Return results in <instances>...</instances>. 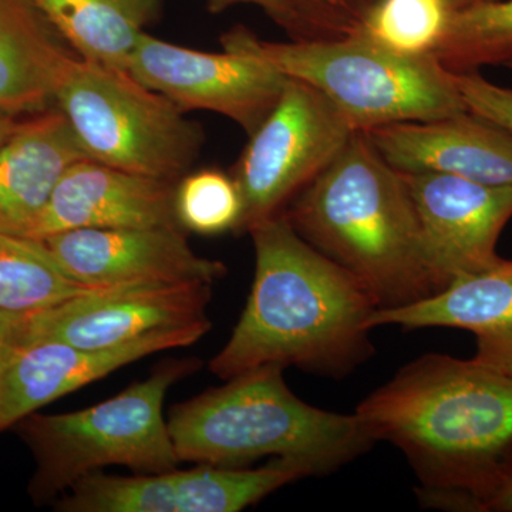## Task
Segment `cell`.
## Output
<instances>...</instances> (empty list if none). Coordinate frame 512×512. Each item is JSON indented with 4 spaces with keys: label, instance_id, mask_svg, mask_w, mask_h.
Here are the masks:
<instances>
[{
    "label": "cell",
    "instance_id": "9",
    "mask_svg": "<svg viewBox=\"0 0 512 512\" xmlns=\"http://www.w3.org/2000/svg\"><path fill=\"white\" fill-rule=\"evenodd\" d=\"M309 476L308 468L281 458L259 468L200 464L133 477L94 471L76 481L55 507L63 512H238Z\"/></svg>",
    "mask_w": 512,
    "mask_h": 512
},
{
    "label": "cell",
    "instance_id": "8",
    "mask_svg": "<svg viewBox=\"0 0 512 512\" xmlns=\"http://www.w3.org/2000/svg\"><path fill=\"white\" fill-rule=\"evenodd\" d=\"M355 128L322 93L289 79L234 168L242 198L237 231L282 214L345 148Z\"/></svg>",
    "mask_w": 512,
    "mask_h": 512
},
{
    "label": "cell",
    "instance_id": "15",
    "mask_svg": "<svg viewBox=\"0 0 512 512\" xmlns=\"http://www.w3.org/2000/svg\"><path fill=\"white\" fill-rule=\"evenodd\" d=\"M173 181L157 180L84 158L57 183L26 238L86 228H181Z\"/></svg>",
    "mask_w": 512,
    "mask_h": 512
},
{
    "label": "cell",
    "instance_id": "3",
    "mask_svg": "<svg viewBox=\"0 0 512 512\" xmlns=\"http://www.w3.org/2000/svg\"><path fill=\"white\" fill-rule=\"evenodd\" d=\"M284 214L306 242L369 292L377 309L440 292L406 181L363 131L353 133Z\"/></svg>",
    "mask_w": 512,
    "mask_h": 512
},
{
    "label": "cell",
    "instance_id": "33",
    "mask_svg": "<svg viewBox=\"0 0 512 512\" xmlns=\"http://www.w3.org/2000/svg\"><path fill=\"white\" fill-rule=\"evenodd\" d=\"M357 2H365V3H370V2H373V0H357Z\"/></svg>",
    "mask_w": 512,
    "mask_h": 512
},
{
    "label": "cell",
    "instance_id": "4",
    "mask_svg": "<svg viewBox=\"0 0 512 512\" xmlns=\"http://www.w3.org/2000/svg\"><path fill=\"white\" fill-rule=\"evenodd\" d=\"M284 370H248L174 406L167 423L180 461L244 467L272 457L320 476L356 460L376 443L356 413L326 412L295 396Z\"/></svg>",
    "mask_w": 512,
    "mask_h": 512
},
{
    "label": "cell",
    "instance_id": "29",
    "mask_svg": "<svg viewBox=\"0 0 512 512\" xmlns=\"http://www.w3.org/2000/svg\"><path fill=\"white\" fill-rule=\"evenodd\" d=\"M26 119H20L19 114L9 113V111L0 110V148L15 136L23 127Z\"/></svg>",
    "mask_w": 512,
    "mask_h": 512
},
{
    "label": "cell",
    "instance_id": "30",
    "mask_svg": "<svg viewBox=\"0 0 512 512\" xmlns=\"http://www.w3.org/2000/svg\"><path fill=\"white\" fill-rule=\"evenodd\" d=\"M484 511L512 512V474L488 501Z\"/></svg>",
    "mask_w": 512,
    "mask_h": 512
},
{
    "label": "cell",
    "instance_id": "24",
    "mask_svg": "<svg viewBox=\"0 0 512 512\" xmlns=\"http://www.w3.org/2000/svg\"><path fill=\"white\" fill-rule=\"evenodd\" d=\"M262 9L292 40H333L356 35L369 3L357 0H207L214 15L232 6Z\"/></svg>",
    "mask_w": 512,
    "mask_h": 512
},
{
    "label": "cell",
    "instance_id": "14",
    "mask_svg": "<svg viewBox=\"0 0 512 512\" xmlns=\"http://www.w3.org/2000/svg\"><path fill=\"white\" fill-rule=\"evenodd\" d=\"M210 322L164 330L113 349H82L57 340H26L0 359V431L53 400L163 350L194 345Z\"/></svg>",
    "mask_w": 512,
    "mask_h": 512
},
{
    "label": "cell",
    "instance_id": "12",
    "mask_svg": "<svg viewBox=\"0 0 512 512\" xmlns=\"http://www.w3.org/2000/svg\"><path fill=\"white\" fill-rule=\"evenodd\" d=\"M402 175L440 291L503 261L495 248L512 218V187L478 184L450 174Z\"/></svg>",
    "mask_w": 512,
    "mask_h": 512
},
{
    "label": "cell",
    "instance_id": "31",
    "mask_svg": "<svg viewBox=\"0 0 512 512\" xmlns=\"http://www.w3.org/2000/svg\"><path fill=\"white\" fill-rule=\"evenodd\" d=\"M493 2V0H447L450 8L454 10H460L464 8H470V6L480 5V3Z\"/></svg>",
    "mask_w": 512,
    "mask_h": 512
},
{
    "label": "cell",
    "instance_id": "11",
    "mask_svg": "<svg viewBox=\"0 0 512 512\" xmlns=\"http://www.w3.org/2000/svg\"><path fill=\"white\" fill-rule=\"evenodd\" d=\"M212 285L138 284L92 289L29 316L26 340H57L82 349H113L138 339L210 322Z\"/></svg>",
    "mask_w": 512,
    "mask_h": 512
},
{
    "label": "cell",
    "instance_id": "22",
    "mask_svg": "<svg viewBox=\"0 0 512 512\" xmlns=\"http://www.w3.org/2000/svg\"><path fill=\"white\" fill-rule=\"evenodd\" d=\"M431 55L448 72H473L512 57V0H493L451 12Z\"/></svg>",
    "mask_w": 512,
    "mask_h": 512
},
{
    "label": "cell",
    "instance_id": "20",
    "mask_svg": "<svg viewBox=\"0 0 512 512\" xmlns=\"http://www.w3.org/2000/svg\"><path fill=\"white\" fill-rule=\"evenodd\" d=\"M77 56L128 72L146 28L164 0H33Z\"/></svg>",
    "mask_w": 512,
    "mask_h": 512
},
{
    "label": "cell",
    "instance_id": "32",
    "mask_svg": "<svg viewBox=\"0 0 512 512\" xmlns=\"http://www.w3.org/2000/svg\"><path fill=\"white\" fill-rule=\"evenodd\" d=\"M503 66L508 67V69L512 70V57L511 59H508L507 62L503 64Z\"/></svg>",
    "mask_w": 512,
    "mask_h": 512
},
{
    "label": "cell",
    "instance_id": "1",
    "mask_svg": "<svg viewBox=\"0 0 512 512\" xmlns=\"http://www.w3.org/2000/svg\"><path fill=\"white\" fill-rule=\"evenodd\" d=\"M375 441L406 456L429 507L481 512L512 474V379L430 353L359 404Z\"/></svg>",
    "mask_w": 512,
    "mask_h": 512
},
{
    "label": "cell",
    "instance_id": "16",
    "mask_svg": "<svg viewBox=\"0 0 512 512\" xmlns=\"http://www.w3.org/2000/svg\"><path fill=\"white\" fill-rule=\"evenodd\" d=\"M363 133L399 173L450 174L478 184L512 187L511 131L471 111Z\"/></svg>",
    "mask_w": 512,
    "mask_h": 512
},
{
    "label": "cell",
    "instance_id": "27",
    "mask_svg": "<svg viewBox=\"0 0 512 512\" xmlns=\"http://www.w3.org/2000/svg\"><path fill=\"white\" fill-rule=\"evenodd\" d=\"M474 359L512 379V330L497 335L477 336Z\"/></svg>",
    "mask_w": 512,
    "mask_h": 512
},
{
    "label": "cell",
    "instance_id": "10",
    "mask_svg": "<svg viewBox=\"0 0 512 512\" xmlns=\"http://www.w3.org/2000/svg\"><path fill=\"white\" fill-rule=\"evenodd\" d=\"M128 72L184 113L214 111L252 136L275 109L288 77L244 53L198 52L144 33Z\"/></svg>",
    "mask_w": 512,
    "mask_h": 512
},
{
    "label": "cell",
    "instance_id": "21",
    "mask_svg": "<svg viewBox=\"0 0 512 512\" xmlns=\"http://www.w3.org/2000/svg\"><path fill=\"white\" fill-rule=\"evenodd\" d=\"M42 241L0 234V311L35 315L92 291Z\"/></svg>",
    "mask_w": 512,
    "mask_h": 512
},
{
    "label": "cell",
    "instance_id": "6",
    "mask_svg": "<svg viewBox=\"0 0 512 512\" xmlns=\"http://www.w3.org/2000/svg\"><path fill=\"white\" fill-rule=\"evenodd\" d=\"M200 366L197 359L170 360L96 406L64 414L32 413L20 420V436L36 460L29 485L33 500H52L104 467L123 466L137 474L177 468L180 458L164 419L165 394Z\"/></svg>",
    "mask_w": 512,
    "mask_h": 512
},
{
    "label": "cell",
    "instance_id": "13",
    "mask_svg": "<svg viewBox=\"0 0 512 512\" xmlns=\"http://www.w3.org/2000/svg\"><path fill=\"white\" fill-rule=\"evenodd\" d=\"M60 266L93 289L138 284H214L220 261L195 254L183 228H86L42 239Z\"/></svg>",
    "mask_w": 512,
    "mask_h": 512
},
{
    "label": "cell",
    "instance_id": "28",
    "mask_svg": "<svg viewBox=\"0 0 512 512\" xmlns=\"http://www.w3.org/2000/svg\"><path fill=\"white\" fill-rule=\"evenodd\" d=\"M29 316L0 311V359L10 349L25 342L28 335Z\"/></svg>",
    "mask_w": 512,
    "mask_h": 512
},
{
    "label": "cell",
    "instance_id": "2",
    "mask_svg": "<svg viewBox=\"0 0 512 512\" xmlns=\"http://www.w3.org/2000/svg\"><path fill=\"white\" fill-rule=\"evenodd\" d=\"M255 278L247 306L210 370L228 380L262 366L343 377L375 353L377 305L349 272L295 231L284 212L249 229Z\"/></svg>",
    "mask_w": 512,
    "mask_h": 512
},
{
    "label": "cell",
    "instance_id": "5",
    "mask_svg": "<svg viewBox=\"0 0 512 512\" xmlns=\"http://www.w3.org/2000/svg\"><path fill=\"white\" fill-rule=\"evenodd\" d=\"M229 52L268 63L322 93L356 131L466 113L454 73L433 55H402L369 37L269 42L245 26L221 36Z\"/></svg>",
    "mask_w": 512,
    "mask_h": 512
},
{
    "label": "cell",
    "instance_id": "19",
    "mask_svg": "<svg viewBox=\"0 0 512 512\" xmlns=\"http://www.w3.org/2000/svg\"><path fill=\"white\" fill-rule=\"evenodd\" d=\"M369 326L456 328L476 336L508 332L512 330V261L503 259L494 268L457 279L443 291L412 305L376 309Z\"/></svg>",
    "mask_w": 512,
    "mask_h": 512
},
{
    "label": "cell",
    "instance_id": "7",
    "mask_svg": "<svg viewBox=\"0 0 512 512\" xmlns=\"http://www.w3.org/2000/svg\"><path fill=\"white\" fill-rule=\"evenodd\" d=\"M55 106L90 160L178 183L205 143L200 124L173 101L124 70L69 55L60 69Z\"/></svg>",
    "mask_w": 512,
    "mask_h": 512
},
{
    "label": "cell",
    "instance_id": "26",
    "mask_svg": "<svg viewBox=\"0 0 512 512\" xmlns=\"http://www.w3.org/2000/svg\"><path fill=\"white\" fill-rule=\"evenodd\" d=\"M454 79L468 111L512 133V89L495 86L477 70L454 73Z\"/></svg>",
    "mask_w": 512,
    "mask_h": 512
},
{
    "label": "cell",
    "instance_id": "18",
    "mask_svg": "<svg viewBox=\"0 0 512 512\" xmlns=\"http://www.w3.org/2000/svg\"><path fill=\"white\" fill-rule=\"evenodd\" d=\"M69 55L33 0H0V110L22 116L52 109Z\"/></svg>",
    "mask_w": 512,
    "mask_h": 512
},
{
    "label": "cell",
    "instance_id": "17",
    "mask_svg": "<svg viewBox=\"0 0 512 512\" xmlns=\"http://www.w3.org/2000/svg\"><path fill=\"white\" fill-rule=\"evenodd\" d=\"M87 158L57 107L33 114L0 148V234L26 238L57 183Z\"/></svg>",
    "mask_w": 512,
    "mask_h": 512
},
{
    "label": "cell",
    "instance_id": "23",
    "mask_svg": "<svg viewBox=\"0 0 512 512\" xmlns=\"http://www.w3.org/2000/svg\"><path fill=\"white\" fill-rule=\"evenodd\" d=\"M451 12L447 0H373L359 32L402 55H430Z\"/></svg>",
    "mask_w": 512,
    "mask_h": 512
},
{
    "label": "cell",
    "instance_id": "25",
    "mask_svg": "<svg viewBox=\"0 0 512 512\" xmlns=\"http://www.w3.org/2000/svg\"><path fill=\"white\" fill-rule=\"evenodd\" d=\"M178 224L200 235L237 231L242 198L234 177L215 168L190 171L175 188Z\"/></svg>",
    "mask_w": 512,
    "mask_h": 512
}]
</instances>
